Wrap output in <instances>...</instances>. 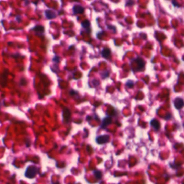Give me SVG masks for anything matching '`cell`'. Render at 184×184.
Wrapping results in <instances>:
<instances>
[{
    "label": "cell",
    "instance_id": "obj_1",
    "mask_svg": "<svg viewBox=\"0 0 184 184\" xmlns=\"http://www.w3.org/2000/svg\"><path fill=\"white\" fill-rule=\"evenodd\" d=\"M38 171V168L35 166H29L26 170L24 173V176L26 177L29 178V179H32L34 177H35Z\"/></svg>",
    "mask_w": 184,
    "mask_h": 184
},
{
    "label": "cell",
    "instance_id": "obj_2",
    "mask_svg": "<svg viewBox=\"0 0 184 184\" xmlns=\"http://www.w3.org/2000/svg\"><path fill=\"white\" fill-rule=\"evenodd\" d=\"M109 139L110 136L107 135H104L98 136L96 139V141L98 144H103L109 142Z\"/></svg>",
    "mask_w": 184,
    "mask_h": 184
},
{
    "label": "cell",
    "instance_id": "obj_3",
    "mask_svg": "<svg viewBox=\"0 0 184 184\" xmlns=\"http://www.w3.org/2000/svg\"><path fill=\"white\" fill-rule=\"evenodd\" d=\"M174 105L177 109H180L184 106V101L183 99L179 97H177L174 100Z\"/></svg>",
    "mask_w": 184,
    "mask_h": 184
},
{
    "label": "cell",
    "instance_id": "obj_4",
    "mask_svg": "<svg viewBox=\"0 0 184 184\" xmlns=\"http://www.w3.org/2000/svg\"><path fill=\"white\" fill-rule=\"evenodd\" d=\"M71 117V112L67 107L64 109L63 111V118L64 123H67Z\"/></svg>",
    "mask_w": 184,
    "mask_h": 184
},
{
    "label": "cell",
    "instance_id": "obj_5",
    "mask_svg": "<svg viewBox=\"0 0 184 184\" xmlns=\"http://www.w3.org/2000/svg\"><path fill=\"white\" fill-rule=\"evenodd\" d=\"M84 12V8L80 5H74L73 7V13L74 14H81Z\"/></svg>",
    "mask_w": 184,
    "mask_h": 184
},
{
    "label": "cell",
    "instance_id": "obj_6",
    "mask_svg": "<svg viewBox=\"0 0 184 184\" xmlns=\"http://www.w3.org/2000/svg\"><path fill=\"white\" fill-rule=\"evenodd\" d=\"M112 122V119L110 117H107L104 118L101 125V128H105L110 124H111Z\"/></svg>",
    "mask_w": 184,
    "mask_h": 184
},
{
    "label": "cell",
    "instance_id": "obj_7",
    "mask_svg": "<svg viewBox=\"0 0 184 184\" xmlns=\"http://www.w3.org/2000/svg\"><path fill=\"white\" fill-rule=\"evenodd\" d=\"M136 62L138 65V68H137V71L141 70L143 69L145 66V63H144V61L142 59V58L138 57L136 59Z\"/></svg>",
    "mask_w": 184,
    "mask_h": 184
},
{
    "label": "cell",
    "instance_id": "obj_8",
    "mask_svg": "<svg viewBox=\"0 0 184 184\" xmlns=\"http://www.w3.org/2000/svg\"><path fill=\"white\" fill-rule=\"evenodd\" d=\"M151 125L156 131L159 130L160 127V124L159 122L156 120V119H152L151 122Z\"/></svg>",
    "mask_w": 184,
    "mask_h": 184
},
{
    "label": "cell",
    "instance_id": "obj_9",
    "mask_svg": "<svg viewBox=\"0 0 184 184\" xmlns=\"http://www.w3.org/2000/svg\"><path fill=\"white\" fill-rule=\"evenodd\" d=\"M45 15L48 19H53L56 17V14L51 10H47L45 12Z\"/></svg>",
    "mask_w": 184,
    "mask_h": 184
},
{
    "label": "cell",
    "instance_id": "obj_10",
    "mask_svg": "<svg viewBox=\"0 0 184 184\" xmlns=\"http://www.w3.org/2000/svg\"><path fill=\"white\" fill-rule=\"evenodd\" d=\"M102 55L105 58H109L111 55V50L109 48L104 49L102 51Z\"/></svg>",
    "mask_w": 184,
    "mask_h": 184
},
{
    "label": "cell",
    "instance_id": "obj_11",
    "mask_svg": "<svg viewBox=\"0 0 184 184\" xmlns=\"http://www.w3.org/2000/svg\"><path fill=\"white\" fill-rule=\"evenodd\" d=\"M34 30L36 33V34H41L44 33V28L42 26H37L34 28Z\"/></svg>",
    "mask_w": 184,
    "mask_h": 184
},
{
    "label": "cell",
    "instance_id": "obj_12",
    "mask_svg": "<svg viewBox=\"0 0 184 184\" xmlns=\"http://www.w3.org/2000/svg\"><path fill=\"white\" fill-rule=\"evenodd\" d=\"M94 175L95 176V177L97 179H101L102 177V173L99 171H94Z\"/></svg>",
    "mask_w": 184,
    "mask_h": 184
},
{
    "label": "cell",
    "instance_id": "obj_13",
    "mask_svg": "<svg viewBox=\"0 0 184 184\" xmlns=\"http://www.w3.org/2000/svg\"><path fill=\"white\" fill-rule=\"evenodd\" d=\"M90 23L88 20H85L82 23V26L85 29H88L90 27Z\"/></svg>",
    "mask_w": 184,
    "mask_h": 184
},
{
    "label": "cell",
    "instance_id": "obj_14",
    "mask_svg": "<svg viewBox=\"0 0 184 184\" xmlns=\"http://www.w3.org/2000/svg\"><path fill=\"white\" fill-rule=\"evenodd\" d=\"M126 86H127L128 88H132V87L133 86L134 84H133V83L132 81H130V80H129V81H128L126 82Z\"/></svg>",
    "mask_w": 184,
    "mask_h": 184
},
{
    "label": "cell",
    "instance_id": "obj_15",
    "mask_svg": "<svg viewBox=\"0 0 184 184\" xmlns=\"http://www.w3.org/2000/svg\"><path fill=\"white\" fill-rule=\"evenodd\" d=\"M59 60H60V58H59L58 56H55L53 58V61L56 63H59Z\"/></svg>",
    "mask_w": 184,
    "mask_h": 184
},
{
    "label": "cell",
    "instance_id": "obj_16",
    "mask_svg": "<svg viewBox=\"0 0 184 184\" xmlns=\"http://www.w3.org/2000/svg\"><path fill=\"white\" fill-rule=\"evenodd\" d=\"M70 95H71V96H74V95H75V94H77V93L75 91L72 90L70 91Z\"/></svg>",
    "mask_w": 184,
    "mask_h": 184
}]
</instances>
